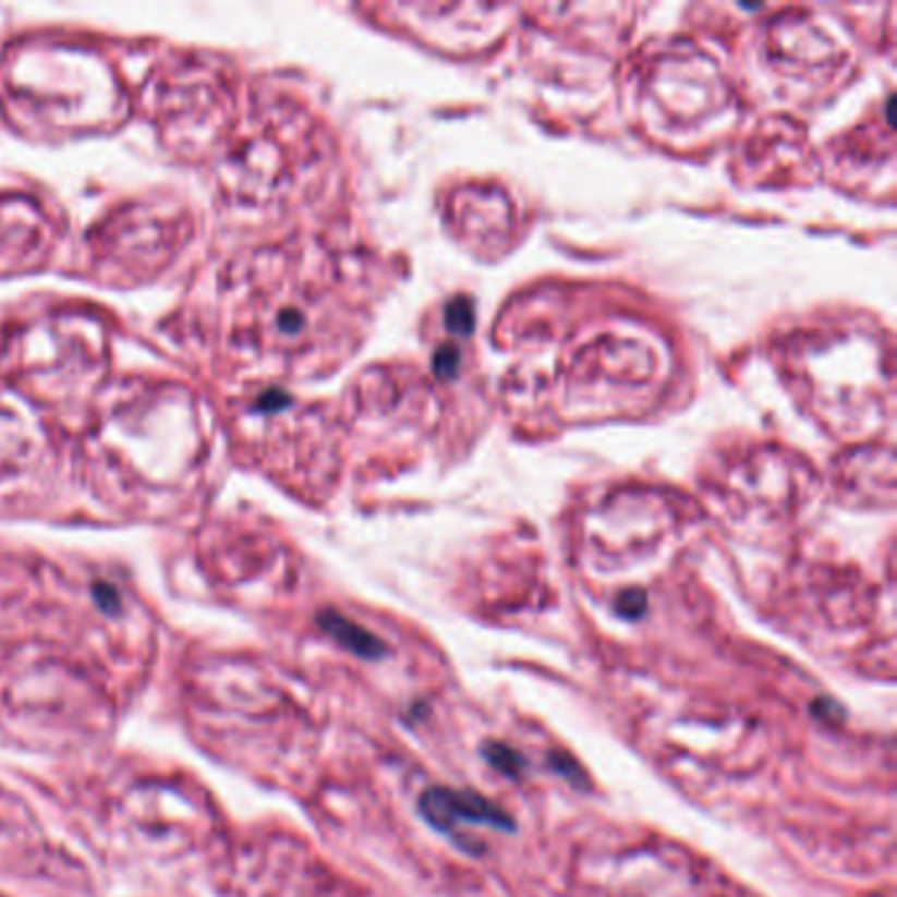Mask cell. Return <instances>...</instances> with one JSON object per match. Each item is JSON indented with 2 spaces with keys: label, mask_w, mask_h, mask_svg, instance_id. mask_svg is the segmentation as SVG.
<instances>
[{
  "label": "cell",
  "mask_w": 897,
  "mask_h": 897,
  "mask_svg": "<svg viewBox=\"0 0 897 897\" xmlns=\"http://www.w3.org/2000/svg\"><path fill=\"white\" fill-rule=\"evenodd\" d=\"M319 627L337 642V645H342L353 655H361V658L377 660L387 655V645L377 638V634L368 632L366 627H361V623L348 619V616L337 614V610H322Z\"/></svg>",
  "instance_id": "7a4b0ae2"
},
{
  "label": "cell",
  "mask_w": 897,
  "mask_h": 897,
  "mask_svg": "<svg viewBox=\"0 0 897 897\" xmlns=\"http://www.w3.org/2000/svg\"><path fill=\"white\" fill-rule=\"evenodd\" d=\"M95 597H98V606L104 610H111V614H117L119 610V595L113 593V587L100 584V587H95Z\"/></svg>",
  "instance_id": "8992f818"
},
{
  "label": "cell",
  "mask_w": 897,
  "mask_h": 897,
  "mask_svg": "<svg viewBox=\"0 0 897 897\" xmlns=\"http://www.w3.org/2000/svg\"><path fill=\"white\" fill-rule=\"evenodd\" d=\"M419 813H422L424 822L429 824L432 829L450 837L453 843L461 845V848H466L461 832H458V824L463 822L476 826H493V829L502 832L513 829V819L508 816L500 805H495L493 800H487L485 795L474 790L432 787V790H426L422 798H419Z\"/></svg>",
  "instance_id": "6da1fadb"
},
{
  "label": "cell",
  "mask_w": 897,
  "mask_h": 897,
  "mask_svg": "<svg viewBox=\"0 0 897 897\" xmlns=\"http://www.w3.org/2000/svg\"><path fill=\"white\" fill-rule=\"evenodd\" d=\"M482 753H485V759L493 763L500 774L513 776V779H517L526 766V761L521 759V753H517L513 748H508L506 742H485Z\"/></svg>",
  "instance_id": "3957f363"
},
{
  "label": "cell",
  "mask_w": 897,
  "mask_h": 897,
  "mask_svg": "<svg viewBox=\"0 0 897 897\" xmlns=\"http://www.w3.org/2000/svg\"><path fill=\"white\" fill-rule=\"evenodd\" d=\"M811 711H813V714H816V716L826 718V722H832V718H835V714L843 716V711H839L837 703H832V700H819V703H813Z\"/></svg>",
  "instance_id": "52a82bcc"
},
{
  "label": "cell",
  "mask_w": 897,
  "mask_h": 897,
  "mask_svg": "<svg viewBox=\"0 0 897 897\" xmlns=\"http://www.w3.org/2000/svg\"><path fill=\"white\" fill-rule=\"evenodd\" d=\"M550 763L558 774H563L571 785H582V768L579 763L566 753H550Z\"/></svg>",
  "instance_id": "277c9868"
},
{
  "label": "cell",
  "mask_w": 897,
  "mask_h": 897,
  "mask_svg": "<svg viewBox=\"0 0 897 897\" xmlns=\"http://www.w3.org/2000/svg\"><path fill=\"white\" fill-rule=\"evenodd\" d=\"M645 608L647 601L640 590H632V593L619 597V614L627 616V619H640V616L645 614Z\"/></svg>",
  "instance_id": "5b68a950"
}]
</instances>
